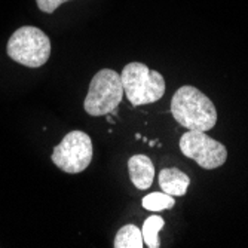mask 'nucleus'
<instances>
[{
    "mask_svg": "<svg viewBox=\"0 0 248 248\" xmlns=\"http://www.w3.org/2000/svg\"><path fill=\"white\" fill-rule=\"evenodd\" d=\"M121 82L124 94L134 107L155 103L165 94L164 76L159 72L150 70L143 62L126 64L121 73Z\"/></svg>",
    "mask_w": 248,
    "mask_h": 248,
    "instance_id": "nucleus-2",
    "label": "nucleus"
},
{
    "mask_svg": "<svg viewBox=\"0 0 248 248\" xmlns=\"http://www.w3.org/2000/svg\"><path fill=\"white\" fill-rule=\"evenodd\" d=\"M141 205H143V208L155 213V211L172 208L175 205V199H174V196H171L165 192H153L143 198Z\"/></svg>",
    "mask_w": 248,
    "mask_h": 248,
    "instance_id": "nucleus-11",
    "label": "nucleus"
},
{
    "mask_svg": "<svg viewBox=\"0 0 248 248\" xmlns=\"http://www.w3.org/2000/svg\"><path fill=\"white\" fill-rule=\"evenodd\" d=\"M6 52L15 62L37 69L46 64L51 55V40L40 29L24 26L12 33Z\"/></svg>",
    "mask_w": 248,
    "mask_h": 248,
    "instance_id": "nucleus-3",
    "label": "nucleus"
},
{
    "mask_svg": "<svg viewBox=\"0 0 248 248\" xmlns=\"http://www.w3.org/2000/svg\"><path fill=\"white\" fill-rule=\"evenodd\" d=\"M115 248H143L144 241L141 235V229H139L135 224H125L119 229L115 236L113 242Z\"/></svg>",
    "mask_w": 248,
    "mask_h": 248,
    "instance_id": "nucleus-9",
    "label": "nucleus"
},
{
    "mask_svg": "<svg viewBox=\"0 0 248 248\" xmlns=\"http://www.w3.org/2000/svg\"><path fill=\"white\" fill-rule=\"evenodd\" d=\"M159 186L162 192L171 196H185L190 186V178L178 168H164L159 172Z\"/></svg>",
    "mask_w": 248,
    "mask_h": 248,
    "instance_id": "nucleus-8",
    "label": "nucleus"
},
{
    "mask_svg": "<svg viewBox=\"0 0 248 248\" xmlns=\"http://www.w3.org/2000/svg\"><path fill=\"white\" fill-rule=\"evenodd\" d=\"M65 2H70V0H36L37 8L42 12H45V14H52V12H55Z\"/></svg>",
    "mask_w": 248,
    "mask_h": 248,
    "instance_id": "nucleus-12",
    "label": "nucleus"
},
{
    "mask_svg": "<svg viewBox=\"0 0 248 248\" xmlns=\"http://www.w3.org/2000/svg\"><path fill=\"white\" fill-rule=\"evenodd\" d=\"M94 147L91 137L83 131H70L54 147L52 162L67 174H79L85 171L93 161Z\"/></svg>",
    "mask_w": 248,
    "mask_h": 248,
    "instance_id": "nucleus-5",
    "label": "nucleus"
},
{
    "mask_svg": "<svg viewBox=\"0 0 248 248\" xmlns=\"http://www.w3.org/2000/svg\"><path fill=\"white\" fill-rule=\"evenodd\" d=\"M172 118L187 129L208 131L217 124L214 103L198 88L186 85L178 88L171 100Z\"/></svg>",
    "mask_w": 248,
    "mask_h": 248,
    "instance_id": "nucleus-1",
    "label": "nucleus"
},
{
    "mask_svg": "<svg viewBox=\"0 0 248 248\" xmlns=\"http://www.w3.org/2000/svg\"><path fill=\"white\" fill-rule=\"evenodd\" d=\"M124 86L119 73L103 69L94 75L83 100V108L91 116H106L113 113L122 103Z\"/></svg>",
    "mask_w": 248,
    "mask_h": 248,
    "instance_id": "nucleus-4",
    "label": "nucleus"
},
{
    "mask_svg": "<svg viewBox=\"0 0 248 248\" xmlns=\"http://www.w3.org/2000/svg\"><path fill=\"white\" fill-rule=\"evenodd\" d=\"M164 226H165V221L161 216H150L146 218V221L143 224V229H141V235H143V241L147 247H150V248L161 247L159 232Z\"/></svg>",
    "mask_w": 248,
    "mask_h": 248,
    "instance_id": "nucleus-10",
    "label": "nucleus"
},
{
    "mask_svg": "<svg viewBox=\"0 0 248 248\" xmlns=\"http://www.w3.org/2000/svg\"><path fill=\"white\" fill-rule=\"evenodd\" d=\"M128 171L132 185L139 190H146L155 180V165L146 155H134L128 161Z\"/></svg>",
    "mask_w": 248,
    "mask_h": 248,
    "instance_id": "nucleus-7",
    "label": "nucleus"
},
{
    "mask_svg": "<svg viewBox=\"0 0 248 248\" xmlns=\"http://www.w3.org/2000/svg\"><path fill=\"white\" fill-rule=\"evenodd\" d=\"M180 150L204 170H216L228 159V150L205 131L189 129L180 139Z\"/></svg>",
    "mask_w": 248,
    "mask_h": 248,
    "instance_id": "nucleus-6",
    "label": "nucleus"
}]
</instances>
